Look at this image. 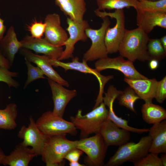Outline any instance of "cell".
<instances>
[{
    "label": "cell",
    "mask_w": 166,
    "mask_h": 166,
    "mask_svg": "<svg viewBox=\"0 0 166 166\" xmlns=\"http://www.w3.org/2000/svg\"><path fill=\"white\" fill-rule=\"evenodd\" d=\"M70 166H85L84 164H80L78 161L74 162H70L69 164Z\"/></svg>",
    "instance_id": "42"
},
{
    "label": "cell",
    "mask_w": 166,
    "mask_h": 166,
    "mask_svg": "<svg viewBox=\"0 0 166 166\" xmlns=\"http://www.w3.org/2000/svg\"><path fill=\"white\" fill-rule=\"evenodd\" d=\"M45 27L44 38L53 45H64L69 37L65 30L61 25L60 16L56 13L47 14L45 19Z\"/></svg>",
    "instance_id": "13"
},
{
    "label": "cell",
    "mask_w": 166,
    "mask_h": 166,
    "mask_svg": "<svg viewBox=\"0 0 166 166\" xmlns=\"http://www.w3.org/2000/svg\"><path fill=\"white\" fill-rule=\"evenodd\" d=\"M47 59L52 66L56 67H61L64 69L65 71L69 70H73L94 75L98 80L100 88L99 93L94 107L98 106L103 102L104 86L108 82L113 78V76H105L101 75L100 72L97 71L95 69H93L89 67L86 62L83 60H82V62H80L77 57L73 58L72 61L68 62H63L57 59H51L48 57Z\"/></svg>",
    "instance_id": "9"
},
{
    "label": "cell",
    "mask_w": 166,
    "mask_h": 166,
    "mask_svg": "<svg viewBox=\"0 0 166 166\" xmlns=\"http://www.w3.org/2000/svg\"><path fill=\"white\" fill-rule=\"evenodd\" d=\"M27 68V78L25 82L24 89H26L32 82L39 79H45L44 74L38 67L33 66L31 62L25 59Z\"/></svg>",
    "instance_id": "31"
},
{
    "label": "cell",
    "mask_w": 166,
    "mask_h": 166,
    "mask_svg": "<svg viewBox=\"0 0 166 166\" xmlns=\"http://www.w3.org/2000/svg\"><path fill=\"white\" fill-rule=\"evenodd\" d=\"M66 135L46 136L41 155L46 166L63 165L66 154L77 148L78 140H68Z\"/></svg>",
    "instance_id": "2"
},
{
    "label": "cell",
    "mask_w": 166,
    "mask_h": 166,
    "mask_svg": "<svg viewBox=\"0 0 166 166\" xmlns=\"http://www.w3.org/2000/svg\"><path fill=\"white\" fill-rule=\"evenodd\" d=\"M103 22L101 27L98 29L89 27L85 30L88 38L91 41V45L84 54L82 60L88 61L97 60L108 56V53L105 42L106 31L111 24L108 17L102 18Z\"/></svg>",
    "instance_id": "8"
},
{
    "label": "cell",
    "mask_w": 166,
    "mask_h": 166,
    "mask_svg": "<svg viewBox=\"0 0 166 166\" xmlns=\"http://www.w3.org/2000/svg\"><path fill=\"white\" fill-rule=\"evenodd\" d=\"M152 139L149 152L157 154L166 153V121L153 124L148 132Z\"/></svg>",
    "instance_id": "22"
},
{
    "label": "cell",
    "mask_w": 166,
    "mask_h": 166,
    "mask_svg": "<svg viewBox=\"0 0 166 166\" xmlns=\"http://www.w3.org/2000/svg\"><path fill=\"white\" fill-rule=\"evenodd\" d=\"M108 146L99 133L78 140L77 148L87 155L84 161L91 166H102L104 164Z\"/></svg>",
    "instance_id": "7"
},
{
    "label": "cell",
    "mask_w": 166,
    "mask_h": 166,
    "mask_svg": "<svg viewBox=\"0 0 166 166\" xmlns=\"http://www.w3.org/2000/svg\"><path fill=\"white\" fill-rule=\"evenodd\" d=\"M45 24L42 22L35 21L29 26L31 36L35 38H41L44 34Z\"/></svg>",
    "instance_id": "34"
},
{
    "label": "cell",
    "mask_w": 166,
    "mask_h": 166,
    "mask_svg": "<svg viewBox=\"0 0 166 166\" xmlns=\"http://www.w3.org/2000/svg\"><path fill=\"white\" fill-rule=\"evenodd\" d=\"M94 12L97 16L101 18L109 17L116 19V23L114 26L111 28L109 27L106 30L105 42L108 54L117 52L126 30L123 9L115 10L113 12H107L105 11H101L97 9Z\"/></svg>",
    "instance_id": "5"
},
{
    "label": "cell",
    "mask_w": 166,
    "mask_h": 166,
    "mask_svg": "<svg viewBox=\"0 0 166 166\" xmlns=\"http://www.w3.org/2000/svg\"><path fill=\"white\" fill-rule=\"evenodd\" d=\"M149 39L148 34L138 27L126 29L118 51L121 56L133 62L149 61L152 58L148 51Z\"/></svg>",
    "instance_id": "1"
},
{
    "label": "cell",
    "mask_w": 166,
    "mask_h": 166,
    "mask_svg": "<svg viewBox=\"0 0 166 166\" xmlns=\"http://www.w3.org/2000/svg\"><path fill=\"white\" fill-rule=\"evenodd\" d=\"M20 41L22 48L43 54L51 59L58 60L63 50L62 46L53 45L44 38L37 39L26 35Z\"/></svg>",
    "instance_id": "17"
},
{
    "label": "cell",
    "mask_w": 166,
    "mask_h": 166,
    "mask_svg": "<svg viewBox=\"0 0 166 166\" xmlns=\"http://www.w3.org/2000/svg\"><path fill=\"white\" fill-rule=\"evenodd\" d=\"M160 158L163 166H166V153L162 155Z\"/></svg>",
    "instance_id": "41"
},
{
    "label": "cell",
    "mask_w": 166,
    "mask_h": 166,
    "mask_svg": "<svg viewBox=\"0 0 166 166\" xmlns=\"http://www.w3.org/2000/svg\"><path fill=\"white\" fill-rule=\"evenodd\" d=\"M148 51L152 59L159 61L164 58L166 51L161 43L160 39H149L147 44Z\"/></svg>",
    "instance_id": "29"
},
{
    "label": "cell",
    "mask_w": 166,
    "mask_h": 166,
    "mask_svg": "<svg viewBox=\"0 0 166 166\" xmlns=\"http://www.w3.org/2000/svg\"><path fill=\"white\" fill-rule=\"evenodd\" d=\"M55 3L65 14L72 20L78 22L83 20L86 10L85 0H55Z\"/></svg>",
    "instance_id": "24"
},
{
    "label": "cell",
    "mask_w": 166,
    "mask_h": 166,
    "mask_svg": "<svg viewBox=\"0 0 166 166\" xmlns=\"http://www.w3.org/2000/svg\"><path fill=\"white\" fill-rule=\"evenodd\" d=\"M138 27L148 34L156 26L166 29V13L136 10Z\"/></svg>",
    "instance_id": "19"
},
{
    "label": "cell",
    "mask_w": 166,
    "mask_h": 166,
    "mask_svg": "<svg viewBox=\"0 0 166 166\" xmlns=\"http://www.w3.org/2000/svg\"><path fill=\"white\" fill-rule=\"evenodd\" d=\"M161 43L164 49L166 51V36L164 35L160 39Z\"/></svg>",
    "instance_id": "40"
},
{
    "label": "cell",
    "mask_w": 166,
    "mask_h": 166,
    "mask_svg": "<svg viewBox=\"0 0 166 166\" xmlns=\"http://www.w3.org/2000/svg\"><path fill=\"white\" fill-rule=\"evenodd\" d=\"M22 48V44L17 38L14 27L10 26L6 34L0 41V48L12 65L16 54Z\"/></svg>",
    "instance_id": "23"
},
{
    "label": "cell",
    "mask_w": 166,
    "mask_h": 166,
    "mask_svg": "<svg viewBox=\"0 0 166 166\" xmlns=\"http://www.w3.org/2000/svg\"><path fill=\"white\" fill-rule=\"evenodd\" d=\"M122 92V91L117 90L113 85H110L107 92L104 93L105 96L103 97V102L108 107V118L119 128L130 132L139 134L148 132V128H138L129 126L128 121L118 117L115 114L113 108L114 102Z\"/></svg>",
    "instance_id": "14"
},
{
    "label": "cell",
    "mask_w": 166,
    "mask_h": 166,
    "mask_svg": "<svg viewBox=\"0 0 166 166\" xmlns=\"http://www.w3.org/2000/svg\"><path fill=\"white\" fill-rule=\"evenodd\" d=\"M149 63V66L152 70H154L156 69L159 66V61L155 59H152Z\"/></svg>",
    "instance_id": "39"
},
{
    "label": "cell",
    "mask_w": 166,
    "mask_h": 166,
    "mask_svg": "<svg viewBox=\"0 0 166 166\" xmlns=\"http://www.w3.org/2000/svg\"><path fill=\"white\" fill-rule=\"evenodd\" d=\"M20 53L25 59L36 64L42 70L48 79L53 81L63 86L68 87L69 84L52 67L45 55L40 56L33 53L30 50L22 48Z\"/></svg>",
    "instance_id": "18"
},
{
    "label": "cell",
    "mask_w": 166,
    "mask_h": 166,
    "mask_svg": "<svg viewBox=\"0 0 166 166\" xmlns=\"http://www.w3.org/2000/svg\"><path fill=\"white\" fill-rule=\"evenodd\" d=\"M12 65L5 57L0 48V66L9 69Z\"/></svg>",
    "instance_id": "37"
},
{
    "label": "cell",
    "mask_w": 166,
    "mask_h": 166,
    "mask_svg": "<svg viewBox=\"0 0 166 166\" xmlns=\"http://www.w3.org/2000/svg\"><path fill=\"white\" fill-rule=\"evenodd\" d=\"M83 152L76 148L71 150L66 154L65 159L70 162L78 161Z\"/></svg>",
    "instance_id": "36"
},
{
    "label": "cell",
    "mask_w": 166,
    "mask_h": 166,
    "mask_svg": "<svg viewBox=\"0 0 166 166\" xmlns=\"http://www.w3.org/2000/svg\"><path fill=\"white\" fill-rule=\"evenodd\" d=\"M40 131L46 136L67 134L76 136L77 129L73 123L47 111L43 113L35 122Z\"/></svg>",
    "instance_id": "6"
},
{
    "label": "cell",
    "mask_w": 166,
    "mask_h": 166,
    "mask_svg": "<svg viewBox=\"0 0 166 166\" xmlns=\"http://www.w3.org/2000/svg\"><path fill=\"white\" fill-rule=\"evenodd\" d=\"M166 13V0L139 1L136 10Z\"/></svg>",
    "instance_id": "30"
},
{
    "label": "cell",
    "mask_w": 166,
    "mask_h": 166,
    "mask_svg": "<svg viewBox=\"0 0 166 166\" xmlns=\"http://www.w3.org/2000/svg\"><path fill=\"white\" fill-rule=\"evenodd\" d=\"M9 69L0 66V81L6 84L10 88H17L20 84L13 78L18 77L19 73L11 71Z\"/></svg>",
    "instance_id": "32"
},
{
    "label": "cell",
    "mask_w": 166,
    "mask_h": 166,
    "mask_svg": "<svg viewBox=\"0 0 166 166\" xmlns=\"http://www.w3.org/2000/svg\"><path fill=\"white\" fill-rule=\"evenodd\" d=\"M95 69L98 72L108 69L117 70L123 73L125 78L131 79H146L147 77L140 73L136 69L133 62L125 60L120 56L110 58L108 56L100 59L95 63Z\"/></svg>",
    "instance_id": "10"
},
{
    "label": "cell",
    "mask_w": 166,
    "mask_h": 166,
    "mask_svg": "<svg viewBox=\"0 0 166 166\" xmlns=\"http://www.w3.org/2000/svg\"><path fill=\"white\" fill-rule=\"evenodd\" d=\"M145 156L134 163L135 166H163L158 154L149 152Z\"/></svg>",
    "instance_id": "33"
},
{
    "label": "cell",
    "mask_w": 166,
    "mask_h": 166,
    "mask_svg": "<svg viewBox=\"0 0 166 166\" xmlns=\"http://www.w3.org/2000/svg\"><path fill=\"white\" fill-rule=\"evenodd\" d=\"M154 98L159 103H162L166 98V76L158 81Z\"/></svg>",
    "instance_id": "35"
},
{
    "label": "cell",
    "mask_w": 166,
    "mask_h": 166,
    "mask_svg": "<svg viewBox=\"0 0 166 166\" xmlns=\"http://www.w3.org/2000/svg\"><path fill=\"white\" fill-rule=\"evenodd\" d=\"M1 15L0 13V16ZM4 20L0 17V41L4 36L6 29V27L4 24Z\"/></svg>",
    "instance_id": "38"
},
{
    "label": "cell",
    "mask_w": 166,
    "mask_h": 166,
    "mask_svg": "<svg viewBox=\"0 0 166 166\" xmlns=\"http://www.w3.org/2000/svg\"><path fill=\"white\" fill-rule=\"evenodd\" d=\"M141 111L143 120L148 124H154L166 119V110L163 107L152 103H145Z\"/></svg>",
    "instance_id": "25"
},
{
    "label": "cell",
    "mask_w": 166,
    "mask_h": 166,
    "mask_svg": "<svg viewBox=\"0 0 166 166\" xmlns=\"http://www.w3.org/2000/svg\"><path fill=\"white\" fill-rule=\"evenodd\" d=\"M36 155L32 148L20 144L10 154L6 155L2 163L4 165L27 166Z\"/></svg>",
    "instance_id": "21"
},
{
    "label": "cell",
    "mask_w": 166,
    "mask_h": 166,
    "mask_svg": "<svg viewBox=\"0 0 166 166\" xmlns=\"http://www.w3.org/2000/svg\"><path fill=\"white\" fill-rule=\"evenodd\" d=\"M119 104L124 106L136 114L134 104L138 99H140L134 90L129 86L126 87L117 97Z\"/></svg>",
    "instance_id": "28"
},
{
    "label": "cell",
    "mask_w": 166,
    "mask_h": 166,
    "mask_svg": "<svg viewBox=\"0 0 166 166\" xmlns=\"http://www.w3.org/2000/svg\"><path fill=\"white\" fill-rule=\"evenodd\" d=\"M152 139L148 135L141 138L139 142H128L119 146L110 158L106 166H118L127 161L133 163L145 156L149 152Z\"/></svg>",
    "instance_id": "3"
},
{
    "label": "cell",
    "mask_w": 166,
    "mask_h": 166,
    "mask_svg": "<svg viewBox=\"0 0 166 166\" xmlns=\"http://www.w3.org/2000/svg\"><path fill=\"white\" fill-rule=\"evenodd\" d=\"M66 22L68 26L66 30L69 36L65 43V48L58 59L59 61L73 58L75 45L79 41L85 42L88 38L85 30L89 27V25L87 21L83 20L81 22L77 21L68 17L67 18Z\"/></svg>",
    "instance_id": "11"
},
{
    "label": "cell",
    "mask_w": 166,
    "mask_h": 166,
    "mask_svg": "<svg viewBox=\"0 0 166 166\" xmlns=\"http://www.w3.org/2000/svg\"><path fill=\"white\" fill-rule=\"evenodd\" d=\"M98 133L108 147L120 146L128 142L130 139V132L119 128L108 118L102 124Z\"/></svg>",
    "instance_id": "15"
},
{
    "label": "cell",
    "mask_w": 166,
    "mask_h": 166,
    "mask_svg": "<svg viewBox=\"0 0 166 166\" xmlns=\"http://www.w3.org/2000/svg\"><path fill=\"white\" fill-rule=\"evenodd\" d=\"M97 10H109L129 9L131 7L136 9L139 1L137 0H97Z\"/></svg>",
    "instance_id": "27"
},
{
    "label": "cell",
    "mask_w": 166,
    "mask_h": 166,
    "mask_svg": "<svg viewBox=\"0 0 166 166\" xmlns=\"http://www.w3.org/2000/svg\"><path fill=\"white\" fill-rule=\"evenodd\" d=\"M82 112L79 109L75 116L70 118L76 128L80 130L81 138L87 137L92 133H98L102 124L108 119V110L103 102L85 115H82Z\"/></svg>",
    "instance_id": "4"
},
{
    "label": "cell",
    "mask_w": 166,
    "mask_h": 166,
    "mask_svg": "<svg viewBox=\"0 0 166 166\" xmlns=\"http://www.w3.org/2000/svg\"><path fill=\"white\" fill-rule=\"evenodd\" d=\"M29 120L28 126L23 125L17 136L23 140L20 143L21 144L26 146H31L36 156H41L46 136L39 129L31 116H30Z\"/></svg>",
    "instance_id": "12"
},
{
    "label": "cell",
    "mask_w": 166,
    "mask_h": 166,
    "mask_svg": "<svg viewBox=\"0 0 166 166\" xmlns=\"http://www.w3.org/2000/svg\"><path fill=\"white\" fill-rule=\"evenodd\" d=\"M138 1H140L142 0H145V1H157L158 0H137Z\"/></svg>",
    "instance_id": "44"
},
{
    "label": "cell",
    "mask_w": 166,
    "mask_h": 166,
    "mask_svg": "<svg viewBox=\"0 0 166 166\" xmlns=\"http://www.w3.org/2000/svg\"><path fill=\"white\" fill-rule=\"evenodd\" d=\"M124 81L145 103H152L154 98L158 81L156 78L131 79L124 77Z\"/></svg>",
    "instance_id": "20"
},
{
    "label": "cell",
    "mask_w": 166,
    "mask_h": 166,
    "mask_svg": "<svg viewBox=\"0 0 166 166\" xmlns=\"http://www.w3.org/2000/svg\"><path fill=\"white\" fill-rule=\"evenodd\" d=\"M51 89L54 107L53 113L63 117L66 106L69 102L77 95L75 89L69 90L53 81L48 79Z\"/></svg>",
    "instance_id": "16"
},
{
    "label": "cell",
    "mask_w": 166,
    "mask_h": 166,
    "mask_svg": "<svg viewBox=\"0 0 166 166\" xmlns=\"http://www.w3.org/2000/svg\"><path fill=\"white\" fill-rule=\"evenodd\" d=\"M17 115V107L15 103H10L5 109H0V129H14L17 126L15 120Z\"/></svg>",
    "instance_id": "26"
},
{
    "label": "cell",
    "mask_w": 166,
    "mask_h": 166,
    "mask_svg": "<svg viewBox=\"0 0 166 166\" xmlns=\"http://www.w3.org/2000/svg\"><path fill=\"white\" fill-rule=\"evenodd\" d=\"M6 155L0 148V164H2V161Z\"/></svg>",
    "instance_id": "43"
}]
</instances>
